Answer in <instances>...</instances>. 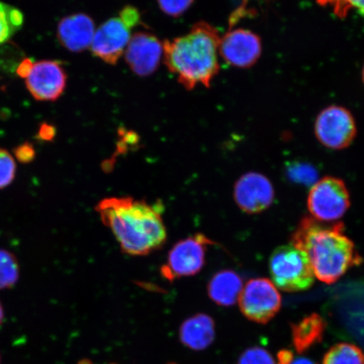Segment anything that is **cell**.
I'll return each mask as SVG.
<instances>
[{
	"instance_id": "cell-7",
	"label": "cell",
	"mask_w": 364,
	"mask_h": 364,
	"mask_svg": "<svg viewBox=\"0 0 364 364\" xmlns=\"http://www.w3.org/2000/svg\"><path fill=\"white\" fill-rule=\"evenodd\" d=\"M239 303L241 312L248 320L267 324L280 311L282 299L272 281L254 279L241 291Z\"/></svg>"
},
{
	"instance_id": "cell-11",
	"label": "cell",
	"mask_w": 364,
	"mask_h": 364,
	"mask_svg": "<svg viewBox=\"0 0 364 364\" xmlns=\"http://www.w3.org/2000/svg\"><path fill=\"white\" fill-rule=\"evenodd\" d=\"M234 198L241 210L256 215L271 206L275 198L274 188L266 176L248 172L236 181Z\"/></svg>"
},
{
	"instance_id": "cell-31",
	"label": "cell",
	"mask_w": 364,
	"mask_h": 364,
	"mask_svg": "<svg viewBox=\"0 0 364 364\" xmlns=\"http://www.w3.org/2000/svg\"><path fill=\"white\" fill-rule=\"evenodd\" d=\"M4 321V309L1 303H0V325L2 324Z\"/></svg>"
},
{
	"instance_id": "cell-4",
	"label": "cell",
	"mask_w": 364,
	"mask_h": 364,
	"mask_svg": "<svg viewBox=\"0 0 364 364\" xmlns=\"http://www.w3.org/2000/svg\"><path fill=\"white\" fill-rule=\"evenodd\" d=\"M269 265L273 283L284 292H301L315 282L306 255L293 245L277 248L271 255Z\"/></svg>"
},
{
	"instance_id": "cell-28",
	"label": "cell",
	"mask_w": 364,
	"mask_h": 364,
	"mask_svg": "<svg viewBox=\"0 0 364 364\" xmlns=\"http://www.w3.org/2000/svg\"><path fill=\"white\" fill-rule=\"evenodd\" d=\"M345 4H347V6L344 8L338 7V10L341 9V13H344L345 10H347V9L352 8L364 16V1H351L346 2Z\"/></svg>"
},
{
	"instance_id": "cell-24",
	"label": "cell",
	"mask_w": 364,
	"mask_h": 364,
	"mask_svg": "<svg viewBox=\"0 0 364 364\" xmlns=\"http://www.w3.org/2000/svg\"><path fill=\"white\" fill-rule=\"evenodd\" d=\"M158 4L166 15L178 17L188 10L193 1H159Z\"/></svg>"
},
{
	"instance_id": "cell-27",
	"label": "cell",
	"mask_w": 364,
	"mask_h": 364,
	"mask_svg": "<svg viewBox=\"0 0 364 364\" xmlns=\"http://www.w3.org/2000/svg\"><path fill=\"white\" fill-rule=\"evenodd\" d=\"M33 63H34L31 62L30 59H26V60L21 63L20 67L18 68V75L23 77V78H26V77L28 75L31 68H33Z\"/></svg>"
},
{
	"instance_id": "cell-14",
	"label": "cell",
	"mask_w": 364,
	"mask_h": 364,
	"mask_svg": "<svg viewBox=\"0 0 364 364\" xmlns=\"http://www.w3.org/2000/svg\"><path fill=\"white\" fill-rule=\"evenodd\" d=\"M95 26L85 14H75L63 18L58 26L59 42L71 52L80 53L91 47Z\"/></svg>"
},
{
	"instance_id": "cell-22",
	"label": "cell",
	"mask_w": 364,
	"mask_h": 364,
	"mask_svg": "<svg viewBox=\"0 0 364 364\" xmlns=\"http://www.w3.org/2000/svg\"><path fill=\"white\" fill-rule=\"evenodd\" d=\"M238 364H277L269 352L261 347L250 348L240 355Z\"/></svg>"
},
{
	"instance_id": "cell-33",
	"label": "cell",
	"mask_w": 364,
	"mask_h": 364,
	"mask_svg": "<svg viewBox=\"0 0 364 364\" xmlns=\"http://www.w3.org/2000/svg\"><path fill=\"white\" fill-rule=\"evenodd\" d=\"M170 364H175V363H170Z\"/></svg>"
},
{
	"instance_id": "cell-8",
	"label": "cell",
	"mask_w": 364,
	"mask_h": 364,
	"mask_svg": "<svg viewBox=\"0 0 364 364\" xmlns=\"http://www.w3.org/2000/svg\"><path fill=\"white\" fill-rule=\"evenodd\" d=\"M209 243L210 240L199 234L177 242L171 248L167 262L161 268L162 276L173 281L198 274L204 266Z\"/></svg>"
},
{
	"instance_id": "cell-6",
	"label": "cell",
	"mask_w": 364,
	"mask_h": 364,
	"mask_svg": "<svg viewBox=\"0 0 364 364\" xmlns=\"http://www.w3.org/2000/svg\"><path fill=\"white\" fill-rule=\"evenodd\" d=\"M315 134L318 142L327 149H347L356 138V122L347 108L330 106L318 113L315 122Z\"/></svg>"
},
{
	"instance_id": "cell-17",
	"label": "cell",
	"mask_w": 364,
	"mask_h": 364,
	"mask_svg": "<svg viewBox=\"0 0 364 364\" xmlns=\"http://www.w3.org/2000/svg\"><path fill=\"white\" fill-rule=\"evenodd\" d=\"M326 324L320 315L314 313L291 325L293 345L299 354L306 353L314 346L321 343Z\"/></svg>"
},
{
	"instance_id": "cell-26",
	"label": "cell",
	"mask_w": 364,
	"mask_h": 364,
	"mask_svg": "<svg viewBox=\"0 0 364 364\" xmlns=\"http://www.w3.org/2000/svg\"><path fill=\"white\" fill-rule=\"evenodd\" d=\"M277 364H291L294 360V356L292 351L288 349L281 350L277 353Z\"/></svg>"
},
{
	"instance_id": "cell-16",
	"label": "cell",
	"mask_w": 364,
	"mask_h": 364,
	"mask_svg": "<svg viewBox=\"0 0 364 364\" xmlns=\"http://www.w3.org/2000/svg\"><path fill=\"white\" fill-rule=\"evenodd\" d=\"M243 289L240 275L232 270H223L216 273L208 284V295L218 306L229 307L239 299Z\"/></svg>"
},
{
	"instance_id": "cell-10",
	"label": "cell",
	"mask_w": 364,
	"mask_h": 364,
	"mask_svg": "<svg viewBox=\"0 0 364 364\" xmlns=\"http://www.w3.org/2000/svg\"><path fill=\"white\" fill-rule=\"evenodd\" d=\"M262 53L260 36L250 30H230L221 38L220 56L231 66L240 68L252 67L262 56Z\"/></svg>"
},
{
	"instance_id": "cell-20",
	"label": "cell",
	"mask_w": 364,
	"mask_h": 364,
	"mask_svg": "<svg viewBox=\"0 0 364 364\" xmlns=\"http://www.w3.org/2000/svg\"><path fill=\"white\" fill-rule=\"evenodd\" d=\"M19 265L15 256L6 250H0V289H10L19 279Z\"/></svg>"
},
{
	"instance_id": "cell-12",
	"label": "cell",
	"mask_w": 364,
	"mask_h": 364,
	"mask_svg": "<svg viewBox=\"0 0 364 364\" xmlns=\"http://www.w3.org/2000/svg\"><path fill=\"white\" fill-rule=\"evenodd\" d=\"M67 75L60 63L43 60L34 63L26 77V87L33 97L42 102H53L66 87Z\"/></svg>"
},
{
	"instance_id": "cell-1",
	"label": "cell",
	"mask_w": 364,
	"mask_h": 364,
	"mask_svg": "<svg viewBox=\"0 0 364 364\" xmlns=\"http://www.w3.org/2000/svg\"><path fill=\"white\" fill-rule=\"evenodd\" d=\"M161 208L143 200L112 197L102 200L95 211L130 256H146L166 244L167 232Z\"/></svg>"
},
{
	"instance_id": "cell-9",
	"label": "cell",
	"mask_w": 364,
	"mask_h": 364,
	"mask_svg": "<svg viewBox=\"0 0 364 364\" xmlns=\"http://www.w3.org/2000/svg\"><path fill=\"white\" fill-rule=\"evenodd\" d=\"M133 27L120 16L104 22L95 30L91 44L95 56L109 65H116L129 45Z\"/></svg>"
},
{
	"instance_id": "cell-30",
	"label": "cell",
	"mask_w": 364,
	"mask_h": 364,
	"mask_svg": "<svg viewBox=\"0 0 364 364\" xmlns=\"http://www.w3.org/2000/svg\"><path fill=\"white\" fill-rule=\"evenodd\" d=\"M291 364H316L311 359H308L306 358H299L298 359H295L294 362Z\"/></svg>"
},
{
	"instance_id": "cell-5",
	"label": "cell",
	"mask_w": 364,
	"mask_h": 364,
	"mask_svg": "<svg viewBox=\"0 0 364 364\" xmlns=\"http://www.w3.org/2000/svg\"><path fill=\"white\" fill-rule=\"evenodd\" d=\"M350 194L343 180L326 176L316 182L309 193V213L316 220L331 223L338 220L350 208Z\"/></svg>"
},
{
	"instance_id": "cell-29",
	"label": "cell",
	"mask_w": 364,
	"mask_h": 364,
	"mask_svg": "<svg viewBox=\"0 0 364 364\" xmlns=\"http://www.w3.org/2000/svg\"><path fill=\"white\" fill-rule=\"evenodd\" d=\"M39 135L43 139H51L54 136V129L51 126L45 124L41 127Z\"/></svg>"
},
{
	"instance_id": "cell-21",
	"label": "cell",
	"mask_w": 364,
	"mask_h": 364,
	"mask_svg": "<svg viewBox=\"0 0 364 364\" xmlns=\"http://www.w3.org/2000/svg\"><path fill=\"white\" fill-rule=\"evenodd\" d=\"M16 166L10 153L0 149V189L6 188L15 178Z\"/></svg>"
},
{
	"instance_id": "cell-23",
	"label": "cell",
	"mask_w": 364,
	"mask_h": 364,
	"mask_svg": "<svg viewBox=\"0 0 364 364\" xmlns=\"http://www.w3.org/2000/svg\"><path fill=\"white\" fill-rule=\"evenodd\" d=\"M290 178L299 183L314 185L316 181V172L309 167H295L289 171Z\"/></svg>"
},
{
	"instance_id": "cell-18",
	"label": "cell",
	"mask_w": 364,
	"mask_h": 364,
	"mask_svg": "<svg viewBox=\"0 0 364 364\" xmlns=\"http://www.w3.org/2000/svg\"><path fill=\"white\" fill-rule=\"evenodd\" d=\"M322 364H364V351L351 343L336 344L325 354Z\"/></svg>"
},
{
	"instance_id": "cell-19",
	"label": "cell",
	"mask_w": 364,
	"mask_h": 364,
	"mask_svg": "<svg viewBox=\"0 0 364 364\" xmlns=\"http://www.w3.org/2000/svg\"><path fill=\"white\" fill-rule=\"evenodd\" d=\"M23 21L24 17L18 9L0 2V45L21 28Z\"/></svg>"
},
{
	"instance_id": "cell-15",
	"label": "cell",
	"mask_w": 364,
	"mask_h": 364,
	"mask_svg": "<svg viewBox=\"0 0 364 364\" xmlns=\"http://www.w3.org/2000/svg\"><path fill=\"white\" fill-rule=\"evenodd\" d=\"M180 339L186 347L194 351H203L215 339V321L205 314L188 318L181 326Z\"/></svg>"
},
{
	"instance_id": "cell-13",
	"label": "cell",
	"mask_w": 364,
	"mask_h": 364,
	"mask_svg": "<svg viewBox=\"0 0 364 364\" xmlns=\"http://www.w3.org/2000/svg\"><path fill=\"white\" fill-rule=\"evenodd\" d=\"M124 54L127 65L136 75L149 76L161 63L163 43L156 36L139 31L132 36Z\"/></svg>"
},
{
	"instance_id": "cell-2",
	"label": "cell",
	"mask_w": 364,
	"mask_h": 364,
	"mask_svg": "<svg viewBox=\"0 0 364 364\" xmlns=\"http://www.w3.org/2000/svg\"><path fill=\"white\" fill-rule=\"evenodd\" d=\"M291 245L306 255L314 274L326 284L336 283L363 258L344 234L341 222L325 223L304 217L291 236Z\"/></svg>"
},
{
	"instance_id": "cell-25",
	"label": "cell",
	"mask_w": 364,
	"mask_h": 364,
	"mask_svg": "<svg viewBox=\"0 0 364 364\" xmlns=\"http://www.w3.org/2000/svg\"><path fill=\"white\" fill-rule=\"evenodd\" d=\"M15 154L17 159L22 163L31 162L35 156L34 149L29 144H25L18 147Z\"/></svg>"
},
{
	"instance_id": "cell-32",
	"label": "cell",
	"mask_w": 364,
	"mask_h": 364,
	"mask_svg": "<svg viewBox=\"0 0 364 364\" xmlns=\"http://www.w3.org/2000/svg\"><path fill=\"white\" fill-rule=\"evenodd\" d=\"M362 79H363V84H364V65H363V70H362Z\"/></svg>"
},
{
	"instance_id": "cell-3",
	"label": "cell",
	"mask_w": 364,
	"mask_h": 364,
	"mask_svg": "<svg viewBox=\"0 0 364 364\" xmlns=\"http://www.w3.org/2000/svg\"><path fill=\"white\" fill-rule=\"evenodd\" d=\"M220 40L215 26L199 21L188 34L164 42V60L186 90H193L198 85L210 87L220 68Z\"/></svg>"
}]
</instances>
